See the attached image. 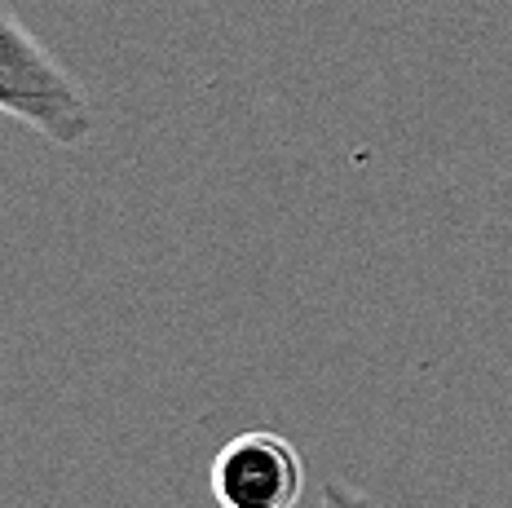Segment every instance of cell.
<instances>
[{
  "label": "cell",
  "instance_id": "277c9868",
  "mask_svg": "<svg viewBox=\"0 0 512 508\" xmlns=\"http://www.w3.org/2000/svg\"><path fill=\"white\" fill-rule=\"evenodd\" d=\"M508 5H512V0H508Z\"/></svg>",
  "mask_w": 512,
  "mask_h": 508
},
{
  "label": "cell",
  "instance_id": "6da1fadb",
  "mask_svg": "<svg viewBox=\"0 0 512 508\" xmlns=\"http://www.w3.org/2000/svg\"><path fill=\"white\" fill-rule=\"evenodd\" d=\"M0 115L27 124L62 151L84 146L98 124L84 84L9 9H0Z\"/></svg>",
  "mask_w": 512,
  "mask_h": 508
},
{
  "label": "cell",
  "instance_id": "7a4b0ae2",
  "mask_svg": "<svg viewBox=\"0 0 512 508\" xmlns=\"http://www.w3.org/2000/svg\"><path fill=\"white\" fill-rule=\"evenodd\" d=\"M208 486L217 508H296L305 495V460L283 433L248 429L212 455Z\"/></svg>",
  "mask_w": 512,
  "mask_h": 508
},
{
  "label": "cell",
  "instance_id": "3957f363",
  "mask_svg": "<svg viewBox=\"0 0 512 508\" xmlns=\"http://www.w3.org/2000/svg\"><path fill=\"white\" fill-rule=\"evenodd\" d=\"M318 508H380L376 500H371L367 491H358V486H349V482H323V495H318Z\"/></svg>",
  "mask_w": 512,
  "mask_h": 508
}]
</instances>
